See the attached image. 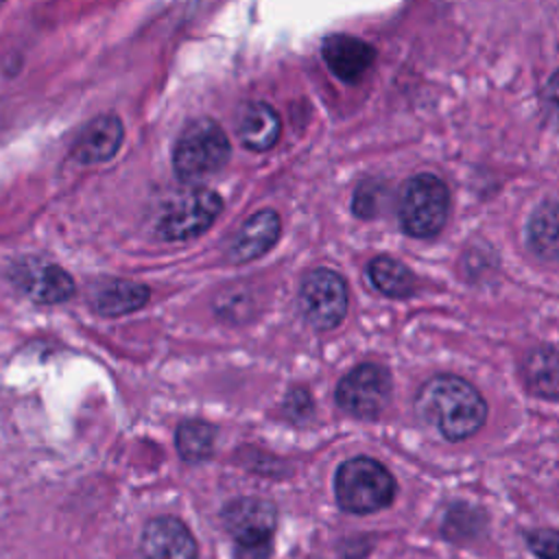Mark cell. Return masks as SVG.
Here are the masks:
<instances>
[{"instance_id":"obj_23","label":"cell","mask_w":559,"mask_h":559,"mask_svg":"<svg viewBox=\"0 0 559 559\" xmlns=\"http://www.w3.org/2000/svg\"><path fill=\"white\" fill-rule=\"evenodd\" d=\"M544 103L548 109V118L555 124H559V72H555L552 79L548 81L546 92H544Z\"/></svg>"},{"instance_id":"obj_12","label":"cell","mask_w":559,"mask_h":559,"mask_svg":"<svg viewBox=\"0 0 559 559\" xmlns=\"http://www.w3.org/2000/svg\"><path fill=\"white\" fill-rule=\"evenodd\" d=\"M124 138V129L118 116L103 114L87 122L74 142V157L81 164H103L111 159Z\"/></svg>"},{"instance_id":"obj_7","label":"cell","mask_w":559,"mask_h":559,"mask_svg":"<svg viewBox=\"0 0 559 559\" xmlns=\"http://www.w3.org/2000/svg\"><path fill=\"white\" fill-rule=\"evenodd\" d=\"M299 308L317 330L336 328L347 312V286L336 271L314 269L299 288Z\"/></svg>"},{"instance_id":"obj_20","label":"cell","mask_w":559,"mask_h":559,"mask_svg":"<svg viewBox=\"0 0 559 559\" xmlns=\"http://www.w3.org/2000/svg\"><path fill=\"white\" fill-rule=\"evenodd\" d=\"M483 515L478 511H474L467 504H456L450 509L443 531L450 539H469L472 535H476L483 528Z\"/></svg>"},{"instance_id":"obj_3","label":"cell","mask_w":559,"mask_h":559,"mask_svg":"<svg viewBox=\"0 0 559 559\" xmlns=\"http://www.w3.org/2000/svg\"><path fill=\"white\" fill-rule=\"evenodd\" d=\"M231 155L227 133L214 120L190 122L173 151V168L181 181L194 183L221 170Z\"/></svg>"},{"instance_id":"obj_13","label":"cell","mask_w":559,"mask_h":559,"mask_svg":"<svg viewBox=\"0 0 559 559\" xmlns=\"http://www.w3.org/2000/svg\"><path fill=\"white\" fill-rule=\"evenodd\" d=\"M280 229H282V223L277 212L273 210L255 212L245 221V225L236 234L229 247V258L234 262H249L253 258H260L277 242Z\"/></svg>"},{"instance_id":"obj_2","label":"cell","mask_w":559,"mask_h":559,"mask_svg":"<svg viewBox=\"0 0 559 559\" xmlns=\"http://www.w3.org/2000/svg\"><path fill=\"white\" fill-rule=\"evenodd\" d=\"M334 493L343 511L365 515L391 504L395 496V480L376 459L356 456L336 469Z\"/></svg>"},{"instance_id":"obj_22","label":"cell","mask_w":559,"mask_h":559,"mask_svg":"<svg viewBox=\"0 0 559 559\" xmlns=\"http://www.w3.org/2000/svg\"><path fill=\"white\" fill-rule=\"evenodd\" d=\"M380 199H382V186H378L376 181H365L354 194V212L362 218H371L380 210Z\"/></svg>"},{"instance_id":"obj_14","label":"cell","mask_w":559,"mask_h":559,"mask_svg":"<svg viewBox=\"0 0 559 559\" xmlns=\"http://www.w3.org/2000/svg\"><path fill=\"white\" fill-rule=\"evenodd\" d=\"M238 140L249 151H269L282 133L277 111L266 103H249L238 116Z\"/></svg>"},{"instance_id":"obj_16","label":"cell","mask_w":559,"mask_h":559,"mask_svg":"<svg viewBox=\"0 0 559 559\" xmlns=\"http://www.w3.org/2000/svg\"><path fill=\"white\" fill-rule=\"evenodd\" d=\"M524 384L533 395L559 400V352L552 347L533 349L522 367Z\"/></svg>"},{"instance_id":"obj_21","label":"cell","mask_w":559,"mask_h":559,"mask_svg":"<svg viewBox=\"0 0 559 559\" xmlns=\"http://www.w3.org/2000/svg\"><path fill=\"white\" fill-rule=\"evenodd\" d=\"M526 544L539 559H559V531L555 528L531 531Z\"/></svg>"},{"instance_id":"obj_1","label":"cell","mask_w":559,"mask_h":559,"mask_svg":"<svg viewBox=\"0 0 559 559\" xmlns=\"http://www.w3.org/2000/svg\"><path fill=\"white\" fill-rule=\"evenodd\" d=\"M417 415L448 441L476 435L487 419V402L463 378L441 373L424 382L415 397Z\"/></svg>"},{"instance_id":"obj_10","label":"cell","mask_w":559,"mask_h":559,"mask_svg":"<svg viewBox=\"0 0 559 559\" xmlns=\"http://www.w3.org/2000/svg\"><path fill=\"white\" fill-rule=\"evenodd\" d=\"M144 559H197V542L188 526L170 515L153 518L140 542Z\"/></svg>"},{"instance_id":"obj_9","label":"cell","mask_w":559,"mask_h":559,"mask_svg":"<svg viewBox=\"0 0 559 559\" xmlns=\"http://www.w3.org/2000/svg\"><path fill=\"white\" fill-rule=\"evenodd\" d=\"M13 284L37 304H61L74 295L72 277L46 260H22L11 271Z\"/></svg>"},{"instance_id":"obj_15","label":"cell","mask_w":559,"mask_h":559,"mask_svg":"<svg viewBox=\"0 0 559 559\" xmlns=\"http://www.w3.org/2000/svg\"><path fill=\"white\" fill-rule=\"evenodd\" d=\"M148 288L129 280H103L90 290L94 310L103 317H118L142 308L148 301Z\"/></svg>"},{"instance_id":"obj_5","label":"cell","mask_w":559,"mask_h":559,"mask_svg":"<svg viewBox=\"0 0 559 559\" xmlns=\"http://www.w3.org/2000/svg\"><path fill=\"white\" fill-rule=\"evenodd\" d=\"M223 526L236 539V559H269L275 531V507L264 498L231 500L221 513Z\"/></svg>"},{"instance_id":"obj_4","label":"cell","mask_w":559,"mask_h":559,"mask_svg":"<svg viewBox=\"0 0 559 559\" xmlns=\"http://www.w3.org/2000/svg\"><path fill=\"white\" fill-rule=\"evenodd\" d=\"M450 212L448 186L435 175L411 177L400 197V225L413 238L437 236Z\"/></svg>"},{"instance_id":"obj_6","label":"cell","mask_w":559,"mask_h":559,"mask_svg":"<svg viewBox=\"0 0 559 559\" xmlns=\"http://www.w3.org/2000/svg\"><path fill=\"white\" fill-rule=\"evenodd\" d=\"M391 400V376L382 365L362 362L345 373L336 386V404L360 419L378 417Z\"/></svg>"},{"instance_id":"obj_8","label":"cell","mask_w":559,"mask_h":559,"mask_svg":"<svg viewBox=\"0 0 559 559\" xmlns=\"http://www.w3.org/2000/svg\"><path fill=\"white\" fill-rule=\"evenodd\" d=\"M223 201L214 190L199 188L179 197L159 218L157 231L166 240H186L203 234L221 214Z\"/></svg>"},{"instance_id":"obj_17","label":"cell","mask_w":559,"mask_h":559,"mask_svg":"<svg viewBox=\"0 0 559 559\" xmlns=\"http://www.w3.org/2000/svg\"><path fill=\"white\" fill-rule=\"evenodd\" d=\"M531 249L544 260L559 258V201L542 203L526 227Z\"/></svg>"},{"instance_id":"obj_18","label":"cell","mask_w":559,"mask_h":559,"mask_svg":"<svg viewBox=\"0 0 559 559\" xmlns=\"http://www.w3.org/2000/svg\"><path fill=\"white\" fill-rule=\"evenodd\" d=\"M367 275H369V282L386 297L402 299L413 295L417 288V280L408 271V266H404L402 262L389 255L373 258L367 266Z\"/></svg>"},{"instance_id":"obj_19","label":"cell","mask_w":559,"mask_h":559,"mask_svg":"<svg viewBox=\"0 0 559 559\" xmlns=\"http://www.w3.org/2000/svg\"><path fill=\"white\" fill-rule=\"evenodd\" d=\"M177 452L188 463L205 461L214 450V428L205 421L190 419L177 428Z\"/></svg>"},{"instance_id":"obj_11","label":"cell","mask_w":559,"mask_h":559,"mask_svg":"<svg viewBox=\"0 0 559 559\" xmlns=\"http://www.w3.org/2000/svg\"><path fill=\"white\" fill-rule=\"evenodd\" d=\"M321 55L330 72L345 83L360 81L376 59L373 46L354 35H330L321 46Z\"/></svg>"},{"instance_id":"obj_24","label":"cell","mask_w":559,"mask_h":559,"mask_svg":"<svg viewBox=\"0 0 559 559\" xmlns=\"http://www.w3.org/2000/svg\"><path fill=\"white\" fill-rule=\"evenodd\" d=\"M0 4H2V0H0Z\"/></svg>"}]
</instances>
